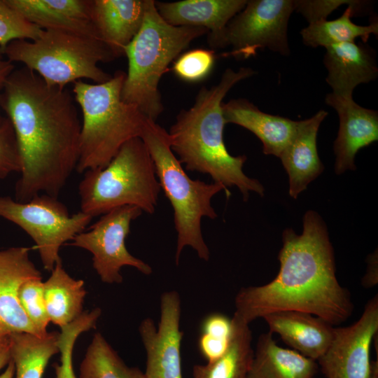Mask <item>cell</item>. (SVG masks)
<instances>
[{"instance_id": "7a4b0ae2", "label": "cell", "mask_w": 378, "mask_h": 378, "mask_svg": "<svg viewBox=\"0 0 378 378\" xmlns=\"http://www.w3.org/2000/svg\"><path fill=\"white\" fill-rule=\"evenodd\" d=\"M282 239L277 275L266 284L241 288L234 314L248 324L283 310L307 312L333 326L348 320L354 306L337 279L333 248L318 214L307 211L302 232L287 228Z\"/></svg>"}, {"instance_id": "7c38bea8", "label": "cell", "mask_w": 378, "mask_h": 378, "mask_svg": "<svg viewBox=\"0 0 378 378\" xmlns=\"http://www.w3.org/2000/svg\"><path fill=\"white\" fill-rule=\"evenodd\" d=\"M378 333V295L369 300L353 324L334 328L332 342L316 360L326 378H368L370 348Z\"/></svg>"}, {"instance_id": "b9f144b4", "label": "cell", "mask_w": 378, "mask_h": 378, "mask_svg": "<svg viewBox=\"0 0 378 378\" xmlns=\"http://www.w3.org/2000/svg\"><path fill=\"white\" fill-rule=\"evenodd\" d=\"M9 335L10 333H8L0 326V345L8 340Z\"/></svg>"}, {"instance_id": "484cf974", "label": "cell", "mask_w": 378, "mask_h": 378, "mask_svg": "<svg viewBox=\"0 0 378 378\" xmlns=\"http://www.w3.org/2000/svg\"><path fill=\"white\" fill-rule=\"evenodd\" d=\"M57 337V332H48L44 336L10 333L8 346L15 378H42L50 359L59 353Z\"/></svg>"}, {"instance_id": "d6986e66", "label": "cell", "mask_w": 378, "mask_h": 378, "mask_svg": "<svg viewBox=\"0 0 378 378\" xmlns=\"http://www.w3.org/2000/svg\"><path fill=\"white\" fill-rule=\"evenodd\" d=\"M270 332L302 356L317 360L328 349L335 327L312 314L283 310L265 315Z\"/></svg>"}, {"instance_id": "ffe728a7", "label": "cell", "mask_w": 378, "mask_h": 378, "mask_svg": "<svg viewBox=\"0 0 378 378\" xmlns=\"http://www.w3.org/2000/svg\"><path fill=\"white\" fill-rule=\"evenodd\" d=\"M328 112L320 110L311 118L298 121L295 133L279 158L289 178V195L296 199L318 177L324 167L318 157L316 137Z\"/></svg>"}, {"instance_id": "52a82bcc", "label": "cell", "mask_w": 378, "mask_h": 378, "mask_svg": "<svg viewBox=\"0 0 378 378\" xmlns=\"http://www.w3.org/2000/svg\"><path fill=\"white\" fill-rule=\"evenodd\" d=\"M161 188L149 152L140 137L120 148L103 168L84 172L78 186L80 211L92 218L123 206L155 211Z\"/></svg>"}, {"instance_id": "e575fe53", "label": "cell", "mask_w": 378, "mask_h": 378, "mask_svg": "<svg viewBox=\"0 0 378 378\" xmlns=\"http://www.w3.org/2000/svg\"><path fill=\"white\" fill-rule=\"evenodd\" d=\"M201 333L223 339H230L232 331V321L221 313H211L202 321Z\"/></svg>"}, {"instance_id": "cb8c5ba5", "label": "cell", "mask_w": 378, "mask_h": 378, "mask_svg": "<svg viewBox=\"0 0 378 378\" xmlns=\"http://www.w3.org/2000/svg\"><path fill=\"white\" fill-rule=\"evenodd\" d=\"M43 281V297L50 322L61 328L75 321L83 314L87 293L84 281L71 277L59 260Z\"/></svg>"}, {"instance_id": "f1b7e54d", "label": "cell", "mask_w": 378, "mask_h": 378, "mask_svg": "<svg viewBox=\"0 0 378 378\" xmlns=\"http://www.w3.org/2000/svg\"><path fill=\"white\" fill-rule=\"evenodd\" d=\"M101 313L99 308L83 312L75 321L61 328L57 337L60 360L59 364L55 365L56 378H76L73 368L75 343L80 335L94 327Z\"/></svg>"}, {"instance_id": "44dd1931", "label": "cell", "mask_w": 378, "mask_h": 378, "mask_svg": "<svg viewBox=\"0 0 378 378\" xmlns=\"http://www.w3.org/2000/svg\"><path fill=\"white\" fill-rule=\"evenodd\" d=\"M147 0H92V17L99 39L115 57L141 27Z\"/></svg>"}, {"instance_id": "60d3db41", "label": "cell", "mask_w": 378, "mask_h": 378, "mask_svg": "<svg viewBox=\"0 0 378 378\" xmlns=\"http://www.w3.org/2000/svg\"><path fill=\"white\" fill-rule=\"evenodd\" d=\"M368 378H378V360H372L370 371Z\"/></svg>"}, {"instance_id": "d4e9b609", "label": "cell", "mask_w": 378, "mask_h": 378, "mask_svg": "<svg viewBox=\"0 0 378 378\" xmlns=\"http://www.w3.org/2000/svg\"><path fill=\"white\" fill-rule=\"evenodd\" d=\"M228 348L220 358L205 365H195L193 378H247L253 356L249 324L234 314Z\"/></svg>"}, {"instance_id": "83f0119b", "label": "cell", "mask_w": 378, "mask_h": 378, "mask_svg": "<svg viewBox=\"0 0 378 378\" xmlns=\"http://www.w3.org/2000/svg\"><path fill=\"white\" fill-rule=\"evenodd\" d=\"M79 378H147L139 369L127 366L104 337L96 333L80 366Z\"/></svg>"}, {"instance_id": "ba28073f", "label": "cell", "mask_w": 378, "mask_h": 378, "mask_svg": "<svg viewBox=\"0 0 378 378\" xmlns=\"http://www.w3.org/2000/svg\"><path fill=\"white\" fill-rule=\"evenodd\" d=\"M1 55L13 63H22L47 84L62 88L83 78L94 83L108 80L112 76L98 64L116 58L98 38L50 29L42 30L32 41L10 42Z\"/></svg>"}, {"instance_id": "4316f807", "label": "cell", "mask_w": 378, "mask_h": 378, "mask_svg": "<svg viewBox=\"0 0 378 378\" xmlns=\"http://www.w3.org/2000/svg\"><path fill=\"white\" fill-rule=\"evenodd\" d=\"M365 1H356L345 9L342 15L333 20L322 19L309 23L300 34L302 42L307 46L327 48L332 45L354 41L360 38L365 43L371 34H378V22L374 20L370 24L362 26L354 23L351 18L355 9Z\"/></svg>"}, {"instance_id": "8d00e7d4", "label": "cell", "mask_w": 378, "mask_h": 378, "mask_svg": "<svg viewBox=\"0 0 378 378\" xmlns=\"http://www.w3.org/2000/svg\"><path fill=\"white\" fill-rule=\"evenodd\" d=\"M368 267L365 275L362 279V286L366 288L377 284V251L368 257Z\"/></svg>"}, {"instance_id": "9c48e42d", "label": "cell", "mask_w": 378, "mask_h": 378, "mask_svg": "<svg viewBox=\"0 0 378 378\" xmlns=\"http://www.w3.org/2000/svg\"><path fill=\"white\" fill-rule=\"evenodd\" d=\"M0 217L22 229L34 241L45 270L61 260L62 246L85 230L92 218L79 211L70 214L57 197L39 194L21 202L0 196Z\"/></svg>"}, {"instance_id": "d6a6232c", "label": "cell", "mask_w": 378, "mask_h": 378, "mask_svg": "<svg viewBox=\"0 0 378 378\" xmlns=\"http://www.w3.org/2000/svg\"><path fill=\"white\" fill-rule=\"evenodd\" d=\"M20 171L21 160L13 125L0 113V179Z\"/></svg>"}, {"instance_id": "1f68e13d", "label": "cell", "mask_w": 378, "mask_h": 378, "mask_svg": "<svg viewBox=\"0 0 378 378\" xmlns=\"http://www.w3.org/2000/svg\"><path fill=\"white\" fill-rule=\"evenodd\" d=\"M215 59L213 50L195 48L181 54L174 61L172 70L182 80L197 83L204 80L210 74Z\"/></svg>"}, {"instance_id": "7402d4cb", "label": "cell", "mask_w": 378, "mask_h": 378, "mask_svg": "<svg viewBox=\"0 0 378 378\" xmlns=\"http://www.w3.org/2000/svg\"><path fill=\"white\" fill-rule=\"evenodd\" d=\"M223 118L253 133L262 144L265 155L280 157L293 137L298 121L261 111L246 99H232L222 104Z\"/></svg>"}, {"instance_id": "8992f818", "label": "cell", "mask_w": 378, "mask_h": 378, "mask_svg": "<svg viewBox=\"0 0 378 378\" xmlns=\"http://www.w3.org/2000/svg\"><path fill=\"white\" fill-rule=\"evenodd\" d=\"M205 34L204 28L167 23L159 14L155 1L147 0L141 27L125 49L128 70L122 99L155 121L164 110L158 89L162 76L193 40Z\"/></svg>"}, {"instance_id": "9a60e30c", "label": "cell", "mask_w": 378, "mask_h": 378, "mask_svg": "<svg viewBox=\"0 0 378 378\" xmlns=\"http://www.w3.org/2000/svg\"><path fill=\"white\" fill-rule=\"evenodd\" d=\"M29 250L24 246L0 249V326L10 334L38 335L19 301L22 284L29 279L41 277L29 258Z\"/></svg>"}, {"instance_id": "74e56055", "label": "cell", "mask_w": 378, "mask_h": 378, "mask_svg": "<svg viewBox=\"0 0 378 378\" xmlns=\"http://www.w3.org/2000/svg\"><path fill=\"white\" fill-rule=\"evenodd\" d=\"M2 55L0 53V92L4 88L8 76L15 69L13 63Z\"/></svg>"}, {"instance_id": "3957f363", "label": "cell", "mask_w": 378, "mask_h": 378, "mask_svg": "<svg viewBox=\"0 0 378 378\" xmlns=\"http://www.w3.org/2000/svg\"><path fill=\"white\" fill-rule=\"evenodd\" d=\"M255 74L249 67L238 71L227 69L218 84L200 90L194 104L178 113L168 132L171 148L188 171L206 174L214 182L226 188L237 187L245 201L251 191L262 196L264 188L244 173L246 156H232L227 151L223 139L225 122L222 104L235 84Z\"/></svg>"}, {"instance_id": "277c9868", "label": "cell", "mask_w": 378, "mask_h": 378, "mask_svg": "<svg viewBox=\"0 0 378 378\" xmlns=\"http://www.w3.org/2000/svg\"><path fill=\"white\" fill-rule=\"evenodd\" d=\"M125 73L118 71L107 81L73 83L72 94L82 113L76 172L106 166L129 140L140 137L148 118L122 99Z\"/></svg>"}, {"instance_id": "ac0fdd59", "label": "cell", "mask_w": 378, "mask_h": 378, "mask_svg": "<svg viewBox=\"0 0 378 378\" xmlns=\"http://www.w3.org/2000/svg\"><path fill=\"white\" fill-rule=\"evenodd\" d=\"M323 63L327 83L335 95L349 98L356 87L376 79L375 52L365 43L346 42L326 48Z\"/></svg>"}, {"instance_id": "603a6c76", "label": "cell", "mask_w": 378, "mask_h": 378, "mask_svg": "<svg viewBox=\"0 0 378 378\" xmlns=\"http://www.w3.org/2000/svg\"><path fill=\"white\" fill-rule=\"evenodd\" d=\"M318 369L316 360L279 346L269 331L258 337L247 378H314Z\"/></svg>"}, {"instance_id": "f35d334b", "label": "cell", "mask_w": 378, "mask_h": 378, "mask_svg": "<svg viewBox=\"0 0 378 378\" xmlns=\"http://www.w3.org/2000/svg\"><path fill=\"white\" fill-rule=\"evenodd\" d=\"M10 360L8 339L0 346V370L3 369Z\"/></svg>"}, {"instance_id": "2e32d148", "label": "cell", "mask_w": 378, "mask_h": 378, "mask_svg": "<svg viewBox=\"0 0 378 378\" xmlns=\"http://www.w3.org/2000/svg\"><path fill=\"white\" fill-rule=\"evenodd\" d=\"M246 3L247 0L155 1L159 14L167 23L206 29L208 43L213 48H224L226 27Z\"/></svg>"}, {"instance_id": "30bf717a", "label": "cell", "mask_w": 378, "mask_h": 378, "mask_svg": "<svg viewBox=\"0 0 378 378\" xmlns=\"http://www.w3.org/2000/svg\"><path fill=\"white\" fill-rule=\"evenodd\" d=\"M294 10L293 0L247 1L226 27L224 48H232L223 55L246 59L265 48L288 55V24Z\"/></svg>"}, {"instance_id": "6da1fadb", "label": "cell", "mask_w": 378, "mask_h": 378, "mask_svg": "<svg viewBox=\"0 0 378 378\" xmlns=\"http://www.w3.org/2000/svg\"><path fill=\"white\" fill-rule=\"evenodd\" d=\"M74 95L47 84L24 66L14 69L0 92V109L10 120L21 171L15 200L39 194L57 197L79 158L81 129Z\"/></svg>"}, {"instance_id": "5bb4252c", "label": "cell", "mask_w": 378, "mask_h": 378, "mask_svg": "<svg viewBox=\"0 0 378 378\" xmlns=\"http://www.w3.org/2000/svg\"><path fill=\"white\" fill-rule=\"evenodd\" d=\"M325 102L338 113L340 127L334 142L335 171L340 174L347 169L354 170L357 152L378 139V113L363 108L352 97L326 95Z\"/></svg>"}, {"instance_id": "e0dca14e", "label": "cell", "mask_w": 378, "mask_h": 378, "mask_svg": "<svg viewBox=\"0 0 378 378\" xmlns=\"http://www.w3.org/2000/svg\"><path fill=\"white\" fill-rule=\"evenodd\" d=\"M6 2L43 30L64 31L99 39L92 17V0H6Z\"/></svg>"}, {"instance_id": "f546056e", "label": "cell", "mask_w": 378, "mask_h": 378, "mask_svg": "<svg viewBox=\"0 0 378 378\" xmlns=\"http://www.w3.org/2000/svg\"><path fill=\"white\" fill-rule=\"evenodd\" d=\"M19 301L38 335H46L50 320L43 297L42 277L29 279L22 284L19 290Z\"/></svg>"}, {"instance_id": "836d02e7", "label": "cell", "mask_w": 378, "mask_h": 378, "mask_svg": "<svg viewBox=\"0 0 378 378\" xmlns=\"http://www.w3.org/2000/svg\"><path fill=\"white\" fill-rule=\"evenodd\" d=\"M295 10L301 13L309 23L326 19L333 10L342 4L351 5L356 1H294Z\"/></svg>"}, {"instance_id": "4fadbf2b", "label": "cell", "mask_w": 378, "mask_h": 378, "mask_svg": "<svg viewBox=\"0 0 378 378\" xmlns=\"http://www.w3.org/2000/svg\"><path fill=\"white\" fill-rule=\"evenodd\" d=\"M181 299L175 290L160 297L158 328L150 318L140 323L139 332L146 351L147 378H183L181 360Z\"/></svg>"}, {"instance_id": "4dcf8cb0", "label": "cell", "mask_w": 378, "mask_h": 378, "mask_svg": "<svg viewBox=\"0 0 378 378\" xmlns=\"http://www.w3.org/2000/svg\"><path fill=\"white\" fill-rule=\"evenodd\" d=\"M43 29L30 22L11 7L6 0H0V53L12 41H32Z\"/></svg>"}, {"instance_id": "d590c367", "label": "cell", "mask_w": 378, "mask_h": 378, "mask_svg": "<svg viewBox=\"0 0 378 378\" xmlns=\"http://www.w3.org/2000/svg\"><path fill=\"white\" fill-rule=\"evenodd\" d=\"M230 339L218 338L201 333L198 340V348L201 354L207 360L213 361L227 351Z\"/></svg>"}, {"instance_id": "8fae6325", "label": "cell", "mask_w": 378, "mask_h": 378, "mask_svg": "<svg viewBox=\"0 0 378 378\" xmlns=\"http://www.w3.org/2000/svg\"><path fill=\"white\" fill-rule=\"evenodd\" d=\"M142 210L135 206H123L101 216L87 231L78 234L70 244L89 251L92 255V266L101 280L107 284H120V270L130 266L146 275L151 267L132 255L127 249L125 239L132 220Z\"/></svg>"}, {"instance_id": "7bdbcfd3", "label": "cell", "mask_w": 378, "mask_h": 378, "mask_svg": "<svg viewBox=\"0 0 378 378\" xmlns=\"http://www.w3.org/2000/svg\"><path fill=\"white\" fill-rule=\"evenodd\" d=\"M6 342H7V341H6ZM4 343H5V342H4ZM2 344H1V345H2ZM1 345H0V346H1Z\"/></svg>"}, {"instance_id": "ab89813d", "label": "cell", "mask_w": 378, "mask_h": 378, "mask_svg": "<svg viewBox=\"0 0 378 378\" xmlns=\"http://www.w3.org/2000/svg\"><path fill=\"white\" fill-rule=\"evenodd\" d=\"M15 374V368L11 360L5 367L4 371L0 374V378H13Z\"/></svg>"}, {"instance_id": "5b68a950", "label": "cell", "mask_w": 378, "mask_h": 378, "mask_svg": "<svg viewBox=\"0 0 378 378\" xmlns=\"http://www.w3.org/2000/svg\"><path fill=\"white\" fill-rule=\"evenodd\" d=\"M140 138L153 160L160 188L173 208L177 233L176 265L186 246H190L200 258L207 261L210 253L202 236V218H217L212 197L222 190L228 197L230 192L222 183L190 178L171 148L168 132L155 120L146 119Z\"/></svg>"}]
</instances>
